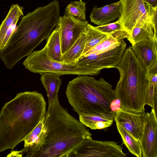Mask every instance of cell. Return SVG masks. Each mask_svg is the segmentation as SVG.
Listing matches in <instances>:
<instances>
[{
    "instance_id": "cell-1",
    "label": "cell",
    "mask_w": 157,
    "mask_h": 157,
    "mask_svg": "<svg viewBox=\"0 0 157 157\" xmlns=\"http://www.w3.org/2000/svg\"><path fill=\"white\" fill-rule=\"evenodd\" d=\"M89 129L62 107L58 96L48 104L44 127L37 142L24 147L26 157H68L85 139Z\"/></svg>"
},
{
    "instance_id": "cell-2",
    "label": "cell",
    "mask_w": 157,
    "mask_h": 157,
    "mask_svg": "<svg viewBox=\"0 0 157 157\" xmlns=\"http://www.w3.org/2000/svg\"><path fill=\"white\" fill-rule=\"evenodd\" d=\"M46 103L37 91L18 93L0 113V153L13 150L45 116Z\"/></svg>"
},
{
    "instance_id": "cell-3",
    "label": "cell",
    "mask_w": 157,
    "mask_h": 157,
    "mask_svg": "<svg viewBox=\"0 0 157 157\" xmlns=\"http://www.w3.org/2000/svg\"><path fill=\"white\" fill-rule=\"evenodd\" d=\"M60 9L58 1L54 0L22 17L6 46L0 50L2 59L13 67L31 53L57 25Z\"/></svg>"
},
{
    "instance_id": "cell-4",
    "label": "cell",
    "mask_w": 157,
    "mask_h": 157,
    "mask_svg": "<svg viewBox=\"0 0 157 157\" xmlns=\"http://www.w3.org/2000/svg\"><path fill=\"white\" fill-rule=\"evenodd\" d=\"M120 78L114 90L116 98L123 110L135 113L144 112L148 75L130 47L125 49L115 67Z\"/></svg>"
},
{
    "instance_id": "cell-5",
    "label": "cell",
    "mask_w": 157,
    "mask_h": 157,
    "mask_svg": "<svg viewBox=\"0 0 157 157\" xmlns=\"http://www.w3.org/2000/svg\"><path fill=\"white\" fill-rule=\"evenodd\" d=\"M66 96L73 110L79 115L109 113L116 99L112 86L103 78L98 80L81 76L67 84Z\"/></svg>"
},
{
    "instance_id": "cell-6",
    "label": "cell",
    "mask_w": 157,
    "mask_h": 157,
    "mask_svg": "<svg viewBox=\"0 0 157 157\" xmlns=\"http://www.w3.org/2000/svg\"><path fill=\"white\" fill-rule=\"evenodd\" d=\"M22 64L26 69L39 74L51 72L60 76L67 75L92 76L88 67L79 66L77 64H67L49 59L47 57L45 46L41 50L33 52L27 56Z\"/></svg>"
},
{
    "instance_id": "cell-7",
    "label": "cell",
    "mask_w": 157,
    "mask_h": 157,
    "mask_svg": "<svg viewBox=\"0 0 157 157\" xmlns=\"http://www.w3.org/2000/svg\"><path fill=\"white\" fill-rule=\"evenodd\" d=\"M122 146L115 142L84 139L68 157H126Z\"/></svg>"
},
{
    "instance_id": "cell-8",
    "label": "cell",
    "mask_w": 157,
    "mask_h": 157,
    "mask_svg": "<svg viewBox=\"0 0 157 157\" xmlns=\"http://www.w3.org/2000/svg\"><path fill=\"white\" fill-rule=\"evenodd\" d=\"M126 48V43L124 42L112 49L100 54L92 53L82 56L76 64L88 67L92 76H96L102 69L115 67L120 61Z\"/></svg>"
},
{
    "instance_id": "cell-9",
    "label": "cell",
    "mask_w": 157,
    "mask_h": 157,
    "mask_svg": "<svg viewBox=\"0 0 157 157\" xmlns=\"http://www.w3.org/2000/svg\"><path fill=\"white\" fill-rule=\"evenodd\" d=\"M88 23L71 15L65 13L60 16L57 25L59 31L62 55L67 52L83 33Z\"/></svg>"
},
{
    "instance_id": "cell-10",
    "label": "cell",
    "mask_w": 157,
    "mask_h": 157,
    "mask_svg": "<svg viewBox=\"0 0 157 157\" xmlns=\"http://www.w3.org/2000/svg\"><path fill=\"white\" fill-rule=\"evenodd\" d=\"M120 0L122 7L118 20L129 36L138 22L150 19L143 0Z\"/></svg>"
},
{
    "instance_id": "cell-11",
    "label": "cell",
    "mask_w": 157,
    "mask_h": 157,
    "mask_svg": "<svg viewBox=\"0 0 157 157\" xmlns=\"http://www.w3.org/2000/svg\"><path fill=\"white\" fill-rule=\"evenodd\" d=\"M145 121L140 142L143 157H157V119L154 109L145 113Z\"/></svg>"
},
{
    "instance_id": "cell-12",
    "label": "cell",
    "mask_w": 157,
    "mask_h": 157,
    "mask_svg": "<svg viewBox=\"0 0 157 157\" xmlns=\"http://www.w3.org/2000/svg\"><path fill=\"white\" fill-rule=\"evenodd\" d=\"M114 120L140 142L145 121L144 112H131L124 110L120 107L115 112Z\"/></svg>"
},
{
    "instance_id": "cell-13",
    "label": "cell",
    "mask_w": 157,
    "mask_h": 157,
    "mask_svg": "<svg viewBox=\"0 0 157 157\" xmlns=\"http://www.w3.org/2000/svg\"><path fill=\"white\" fill-rule=\"evenodd\" d=\"M130 47L148 75L157 73V40L148 39Z\"/></svg>"
},
{
    "instance_id": "cell-14",
    "label": "cell",
    "mask_w": 157,
    "mask_h": 157,
    "mask_svg": "<svg viewBox=\"0 0 157 157\" xmlns=\"http://www.w3.org/2000/svg\"><path fill=\"white\" fill-rule=\"evenodd\" d=\"M122 3L118 2L100 8L95 7L90 17L91 21L99 25H106L120 17Z\"/></svg>"
},
{
    "instance_id": "cell-15",
    "label": "cell",
    "mask_w": 157,
    "mask_h": 157,
    "mask_svg": "<svg viewBox=\"0 0 157 157\" xmlns=\"http://www.w3.org/2000/svg\"><path fill=\"white\" fill-rule=\"evenodd\" d=\"M157 33L150 19L144 20L136 24L127 39L133 46L148 39L157 40Z\"/></svg>"
},
{
    "instance_id": "cell-16",
    "label": "cell",
    "mask_w": 157,
    "mask_h": 157,
    "mask_svg": "<svg viewBox=\"0 0 157 157\" xmlns=\"http://www.w3.org/2000/svg\"><path fill=\"white\" fill-rule=\"evenodd\" d=\"M115 112L79 115V121L91 129H100L108 128L113 123Z\"/></svg>"
},
{
    "instance_id": "cell-17",
    "label": "cell",
    "mask_w": 157,
    "mask_h": 157,
    "mask_svg": "<svg viewBox=\"0 0 157 157\" xmlns=\"http://www.w3.org/2000/svg\"><path fill=\"white\" fill-rule=\"evenodd\" d=\"M23 8L17 4H13L6 16L0 25V50L3 48L6 36L11 27L16 25L20 18L23 15Z\"/></svg>"
},
{
    "instance_id": "cell-18",
    "label": "cell",
    "mask_w": 157,
    "mask_h": 157,
    "mask_svg": "<svg viewBox=\"0 0 157 157\" xmlns=\"http://www.w3.org/2000/svg\"><path fill=\"white\" fill-rule=\"evenodd\" d=\"M45 47L46 56L48 59L52 61L63 63L60 37L57 27H56L50 35Z\"/></svg>"
},
{
    "instance_id": "cell-19",
    "label": "cell",
    "mask_w": 157,
    "mask_h": 157,
    "mask_svg": "<svg viewBox=\"0 0 157 157\" xmlns=\"http://www.w3.org/2000/svg\"><path fill=\"white\" fill-rule=\"evenodd\" d=\"M40 74V80L47 91L49 104L58 96L62 80L59 75L54 73L44 72Z\"/></svg>"
},
{
    "instance_id": "cell-20",
    "label": "cell",
    "mask_w": 157,
    "mask_h": 157,
    "mask_svg": "<svg viewBox=\"0 0 157 157\" xmlns=\"http://www.w3.org/2000/svg\"><path fill=\"white\" fill-rule=\"evenodd\" d=\"M87 39L85 32L82 33L69 50L63 55V63L76 64L82 56Z\"/></svg>"
},
{
    "instance_id": "cell-21",
    "label": "cell",
    "mask_w": 157,
    "mask_h": 157,
    "mask_svg": "<svg viewBox=\"0 0 157 157\" xmlns=\"http://www.w3.org/2000/svg\"><path fill=\"white\" fill-rule=\"evenodd\" d=\"M86 42L82 56L107 38L109 35L99 31L95 27L88 24L85 32Z\"/></svg>"
},
{
    "instance_id": "cell-22",
    "label": "cell",
    "mask_w": 157,
    "mask_h": 157,
    "mask_svg": "<svg viewBox=\"0 0 157 157\" xmlns=\"http://www.w3.org/2000/svg\"><path fill=\"white\" fill-rule=\"evenodd\" d=\"M117 131L121 136L123 143L129 151L137 157H142V152L140 142L134 138L126 130L116 123Z\"/></svg>"
},
{
    "instance_id": "cell-23",
    "label": "cell",
    "mask_w": 157,
    "mask_h": 157,
    "mask_svg": "<svg viewBox=\"0 0 157 157\" xmlns=\"http://www.w3.org/2000/svg\"><path fill=\"white\" fill-rule=\"evenodd\" d=\"M125 42L114 36L109 35L108 37L100 43L86 53L83 56L94 53L99 54L112 49Z\"/></svg>"
},
{
    "instance_id": "cell-24",
    "label": "cell",
    "mask_w": 157,
    "mask_h": 157,
    "mask_svg": "<svg viewBox=\"0 0 157 157\" xmlns=\"http://www.w3.org/2000/svg\"><path fill=\"white\" fill-rule=\"evenodd\" d=\"M86 4L82 0L71 2L66 7L65 13L71 15L80 20H86Z\"/></svg>"
},
{
    "instance_id": "cell-25",
    "label": "cell",
    "mask_w": 157,
    "mask_h": 157,
    "mask_svg": "<svg viewBox=\"0 0 157 157\" xmlns=\"http://www.w3.org/2000/svg\"><path fill=\"white\" fill-rule=\"evenodd\" d=\"M44 119L45 116L42 118L24 140V147L33 146L37 142L42 133Z\"/></svg>"
},
{
    "instance_id": "cell-26",
    "label": "cell",
    "mask_w": 157,
    "mask_h": 157,
    "mask_svg": "<svg viewBox=\"0 0 157 157\" xmlns=\"http://www.w3.org/2000/svg\"><path fill=\"white\" fill-rule=\"evenodd\" d=\"M147 90L145 104L151 106L157 113V83L151 82L149 78Z\"/></svg>"
},
{
    "instance_id": "cell-27",
    "label": "cell",
    "mask_w": 157,
    "mask_h": 157,
    "mask_svg": "<svg viewBox=\"0 0 157 157\" xmlns=\"http://www.w3.org/2000/svg\"><path fill=\"white\" fill-rule=\"evenodd\" d=\"M95 27L99 31L108 35L119 31L124 30L121 23L118 20L115 22L105 25H99Z\"/></svg>"
},
{
    "instance_id": "cell-28",
    "label": "cell",
    "mask_w": 157,
    "mask_h": 157,
    "mask_svg": "<svg viewBox=\"0 0 157 157\" xmlns=\"http://www.w3.org/2000/svg\"><path fill=\"white\" fill-rule=\"evenodd\" d=\"M110 105L112 111L115 112L121 107L119 100L116 98L112 102Z\"/></svg>"
},
{
    "instance_id": "cell-29",
    "label": "cell",
    "mask_w": 157,
    "mask_h": 157,
    "mask_svg": "<svg viewBox=\"0 0 157 157\" xmlns=\"http://www.w3.org/2000/svg\"><path fill=\"white\" fill-rule=\"evenodd\" d=\"M24 154L22 150L20 151H11L6 157H22Z\"/></svg>"
},
{
    "instance_id": "cell-30",
    "label": "cell",
    "mask_w": 157,
    "mask_h": 157,
    "mask_svg": "<svg viewBox=\"0 0 157 157\" xmlns=\"http://www.w3.org/2000/svg\"><path fill=\"white\" fill-rule=\"evenodd\" d=\"M144 2L154 8H157V0H143Z\"/></svg>"
}]
</instances>
